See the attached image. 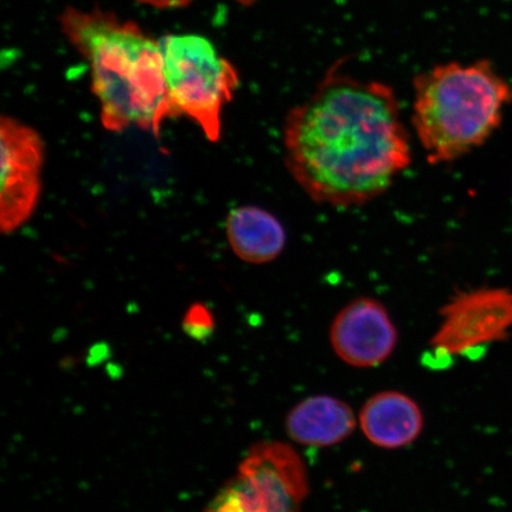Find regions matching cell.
Wrapping results in <instances>:
<instances>
[{"label":"cell","mask_w":512,"mask_h":512,"mask_svg":"<svg viewBox=\"0 0 512 512\" xmlns=\"http://www.w3.org/2000/svg\"><path fill=\"white\" fill-rule=\"evenodd\" d=\"M285 164L313 202L363 206L412 163L411 136L394 89L355 78L335 64L287 113Z\"/></svg>","instance_id":"1"},{"label":"cell","mask_w":512,"mask_h":512,"mask_svg":"<svg viewBox=\"0 0 512 512\" xmlns=\"http://www.w3.org/2000/svg\"><path fill=\"white\" fill-rule=\"evenodd\" d=\"M62 25L91 63L94 92L107 128L120 131L138 125L158 133L163 120L176 114L159 44L136 25L98 11L79 10L66 11Z\"/></svg>","instance_id":"2"},{"label":"cell","mask_w":512,"mask_h":512,"mask_svg":"<svg viewBox=\"0 0 512 512\" xmlns=\"http://www.w3.org/2000/svg\"><path fill=\"white\" fill-rule=\"evenodd\" d=\"M412 126L428 163H451L486 143L512 104L491 62H448L415 76Z\"/></svg>","instance_id":"3"},{"label":"cell","mask_w":512,"mask_h":512,"mask_svg":"<svg viewBox=\"0 0 512 512\" xmlns=\"http://www.w3.org/2000/svg\"><path fill=\"white\" fill-rule=\"evenodd\" d=\"M158 44L176 114H187L216 142L221 132L222 108L238 86V74L201 36L168 35Z\"/></svg>","instance_id":"4"},{"label":"cell","mask_w":512,"mask_h":512,"mask_svg":"<svg viewBox=\"0 0 512 512\" xmlns=\"http://www.w3.org/2000/svg\"><path fill=\"white\" fill-rule=\"evenodd\" d=\"M307 494L305 466L293 448L262 443L204 512H298Z\"/></svg>","instance_id":"5"},{"label":"cell","mask_w":512,"mask_h":512,"mask_svg":"<svg viewBox=\"0 0 512 512\" xmlns=\"http://www.w3.org/2000/svg\"><path fill=\"white\" fill-rule=\"evenodd\" d=\"M443 318L431 345L438 355H465L503 341L512 329V291L479 288L456 294L440 311Z\"/></svg>","instance_id":"6"},{"label":"cell","mask_w":512,"mask_h":512,"mask_svg":"<svg viewBox=\"0 0 512 512\" xmlns=\"http://www.w3.org/2000/svg\"><path fill=\"white\" fill-rule=\"evenodd\" d=\"M330 339L342 361L352 367L370 368L393 354L398 331L379 300L360 297L338 312L331 325Z\"/></svg>","instance_id":"7"},{"label":"cell","mask_w":512,"mask_h":512,"mask_svg":"<svg viewBox=\"0 0 512 512\" xmlns=\"http://www.w3.org/2000/svg\"><path fill=\"white\" fill-rule=\"evenodd\" d=\"M2 149V227L10 232L35 207L42 150L37 134L11 119L3 120Z\"/></svg>","instance_id":"8"},{"label":"cell","mask_w":512,"mask_h":512,"mask_svg":"<svg viewBox=\"0 0 512 512\" xmlns=\"http://www.w3.org/2000/svg\"><path fill=\"white\" fill-rule=\"evenodd\" d=\"M360 422L370 443L394 450L412 444L419 437L424 428V415L407 395L382 392L363 406Z\"/></svg>","instance_id":"9"},{"label":"cell","mask_w":512,"mask_h":512,"mask_svg":"<svg viewBox=\"0 0 512 512\" xmlns=\"http://www.w3.org/2000/svg\"><path fill=\"white\" fill-rule=\"evenodd\" d=\"M355 427V416L347 403L325 395L299 402L286 419L288 435L306 446L339 444L350 437Z\"/></svg>","instance_id":"10"},{"label":"cell","mask_w":512,"mask_h":512,"mask_svg":"<svg viewBox=\"0 0 512 512\" xmlns=\"http://www.w3.org/2000/svg\"><path fill=\"white\" fill-rule=\"evenodd\" d=\"M227 235L233 251L249 264H267L286 247V230L270 211L259 207L236 208L227 220Z\"/></svg>","instance_id":"11"},{"label":"cell","mask_w":512,"mask_h":512,"mask_svg":"<svg viewBox=\"0 0 512 512\" xmlns=\"http://www.w3.org/2000/svg\"><path fill=\"white\" fill-rule=\"evenodd\" d=\"M183 329L195 341H207L214 332L213 316L206 306L194 305L184 318Z\"/></svg>","instance_id":"12"}]
</instances>
